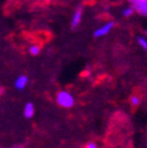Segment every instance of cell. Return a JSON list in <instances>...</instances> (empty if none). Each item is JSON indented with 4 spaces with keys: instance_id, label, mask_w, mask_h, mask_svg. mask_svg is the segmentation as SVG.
Instances as JSON below:
<instances>
[{
    "instance_id": "1",
    "label": "cell",
    "mask_w": 147,
    "mask_h": 148,
    "mask_svg": "<svg viewBox=\"0 0 147 148\" xmlns=\"http://www.w3.org/2000/svg\"><path fill=\"white\" fill-rule=\"evenodd\" d=\"M57 102L59 103V105L62 107H65V108H69L71 106H74V102H75V100H74V97L68 93V92H59L57 95Z\"/></svg>"
},
{
    "instance_id": "2",
    "label": "cell",
    "mask_w": 147,
    "mask_h": 148,
    "mask_svg": "<svg viewBox=\"0 0 147 148\" xmlns=\"http://www.w3.org/2000/svg\"><path fill=\"white\" fill-rule=\"evenodd\" d=\"M113 25H115L113 22H109V23H106L105 25H102V27H100L99 29H97V30H95V33H94V36H95V38H100V36L106 35V34L110 33V30H111V29L113 28Z\"/></svg>"
},
{
    "instance_id": "3",
    "label": "cell",
    "mask_w": 147,
    "mask_h": 148,
    "mask_svg": "<svg viewBox=\"0 0 147 148\" xmlns=\"http://www.w3.org/2000/svg\"><path fill=\"white\" fill-rule=\"evenodd\" d=\"M133 10H136L137 12L147 14V1L146 0H134L133 1Z\"/></svg>"
},
{
    "instance_id": "4",
    "label": "cell",
    "mask_w": 147,
    "mask_h": 148,
    "mask_svg": "<svg viewBox=\"0 0 147 148\" xmlns=\"http://www.w3.org/2000/svg\"><path fill=\"white\" fill-rule=\"evenodd\" d=\"M27 84H28V77L24 76V75H22V76L17 77L16 82H14V87H16L17 89H19V90L24 89V88L27 87Z\"/></svg>"
},
{
    "instance_id": "5",
    "label": "cell",
    "mask_w": 147,
    "mask_h": 148,
    "mask_svg": "<svg viewBox=\"0 0 147 148\" xmlns=\"http://www.w3.org/2000/svg\"><path fill=\"white\" fill-rule=\"evenodd\" d=\"M81 18H82V10L77 9L75 11V13H74V17H72V21H71V27L76 28L81 23Z\"/></svg>"
},
{
    "instance_id": "6",
    "label": "cell",
    "mask_w": 147,
    "mask_h": 148,
    "mask_svg": "<svg viewBox=\"0 0 147 148\" xmlns=\"http://www.w3.org/2000/svg\"><path fill=\"white\" fill-rule=\"evenodd\" d=\"M34 113H35V107H34V105L32 102H28L27 105L24 106V116L27 117V118H32L33 116H34Z\"/></svg>"
},
{
    "instance_id": "7",
    "label": "cell",
    "mask_w": 147,
    "mask_h": 148,
    "mask_svg": "<svg viewBox=\"0 0 147 148\" xmlns=\"http://www.w3.org/2000/svg\"><path fill=\"white\" fill-rule=\"evenodd\" d=\"M29 53H30L32 56H38L40 53V47L38 45H33L30 46V48H29Z\"/></svg>"
},
{
    "instance_id": "8",
    "label": "cell",
    "mask_w": 147,
    "mask_h": 148,
    "mask_svg": "<svg viewBox=\"0 0 147 148\" xmlns=\"http://www.w3.org/2000/svg\"><path fill=\"white\" fill-rule=\"evenodd\" d=\"M137 42L139 45H140L145 51H147V40L144 39V38H137Z\"/></svg>"
},
{
    "instance_id": "9",
    "label": "cell",
    "mask_w": 147,
    "mask_h": 148,
    "mask_svg": "<svg viewBox=\"0 0 147 148\" xmlns=\"http://www.w3.org/2000/svg\"><path fill=\"white\" fill-rule=\"evenodd\" d=\"M131 13H133V9H131V7H127V9L123 10V16H126V17L130 16Z\"/></svg>"
},
{
    "instance_id": "10",
    "label": "cell",
    "mask_w": 147,
    "mask_h": 148,
    "mask_svg": "<svg viewBox=\"0 0 147 148\" xmlns=\"http://www.w3.org/2000/svg\"><path fill=\"white\" fill-rule=\"evenodd\" d=\"M130 102H131V105H133V106H137L139 102H140V99H139L137 97H133V98H131V100H130Z\"/></svg>"
},
{
    "instance_id": "11",
    "label": "cell",
    "mask_w": 147,
    "mask_h": 148,
    "mask_svg": "<svg viewBox=\"0 0 147 148\" xmlns=\"http://www.w3.org/2000/svg\"><path fill=\"white\" fill-rule=\"evenodd\" d=\"M84 148H98V146L95 145V143H93V142H91V143H88Z\"/></svg>"
},
{
    "instance_id": "12",
    "label": "cell",
    "mask_w": 147,
    "mask_h": 148,
    "mask_svg": "<svg viewBox=\"0 0 147 148\" xmlns=\"http://www.w3.org/2000/svg\"><path fill=\"white\" fill-rule=\"evenodd\" d=\"M3 93H4V88H3V87H0V95H1Z\"/></svg>"
}]
</instances>
